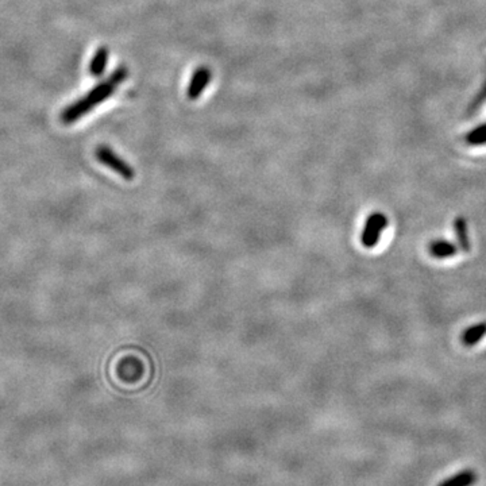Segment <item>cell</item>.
I'll list each match as a JSON object with an SVG mask.
<instances>
[{
	"instance_id": "obj_1",
	"label": "cell",
	"mask_w": 486,
	"mask_h": 486,
	"mask_svg": "<svg viewBox=\"0 0 486 486\" xmlns=\"http://www.w3.org/2000/svg\"><path fill=\"white\" fill-rule=\"evenodd\" d=\"M127 79V69L125 66L118 68L111 76L109 79H107L106 82L96 85L93 89H91L84 98H82L80 100L75 102L73 105L66 107L61 114V122L65 125H70L77 122L82 116H84L85 114L91 112L93 107L102 105L105 100H107L116 89L118 85L122 84Z\"/></svg>"
},
{
	"instance_id": "obj_2",
	"label": "cell",
	"mask_w": 486,
	"mask_h": 486,
	"mask_svg": "<svg viewBox=\"0 0 486 486\" xmlns=\"http://www.w3.org/2000/svg\"><path fill=\"white\" fill-rule=\"evenodd\" d=\"M388 227V218L382 212H372L363 226V230L360 234V243L366 249H373L379 245L381 235L384 230Z\"/></svg>"
},
{
	"instance_id": "obj_3",
	"label": "cell",
	"mask_w": 486,
	"mask_h": 486,
	"mask_svg": "<svg viewBox=\"0 0 486 486\" xmlns=\"http://www.w3.org/2000/svg\"><path fill=\"white\" fill-rule=\"evenodd\" d=\"M95 157L99 160L100 164H103L107 168L114 170L116 174H119L122 179L127 181L132 180L135 177V170L126 162L121 155H118L114 150L106 145H102L95 150Z\"/></svg>"
},
{
	"instance_id": "obj_4",
	"label": "cell",
	"mask_w": 486,
	"mask_h": 486,
	"mask_svg": "<svg viewBox=\"0 0 486 486\" xmlns=\"http://www.w3.org/2000/svg\"><path fill=\"white\" fill-rule=\"evenodd\" d=\"M211 77V70L207 66H200L193 72L190 85H188V91H187V95L190 100H196L200 98L203 91L207 88V85L210 84Z\"/></svg>"
},
{
	"instance_id": "obj_5",
	"label": "cell",
	"mask_w": 486,
	"mask_h": 486,
	"mask_svg": "<svg viewBox=\"0 0 486 486\" xmlns=\"http://www.w3.org/2000/svg\"><path fill=\"white\" fill-rule=\"evenodd\" d=\"M477 481L478 474L471 469H465L441 481L438 486H473Z\"/></svg>"
},
{
	"instance_id": "obj_6",
	"label": "cell",
	"mask_w": 486,
	"mask_h": 486,
	"mask_svg": "<svg viewBox=\"0 0 486 486\" xmlns=\"http://www.w3.org/2000/svg\"><path fill=\"white\" fill-rule=\"evenodd\" d=\"M428 253L435 259H447L457 255V246L446 239H435L428 245Z\"/></svg>"
},
{
	"instance_id": "obj_7",
	"label": "cell",
	"mask_w": 486,
	"mask_h": 486,
	"mask_svg": "<svg viewBox=\"0 0 486 486\" xmlns=\"http://www.w3.org/2000/svg\"><path fill=\"white\" fill-rule=\"evenodd\" d=\"M486 337V321L473 324L462 331L461 342L466 347H473Z\"/></svg>"
},
{
	"instance_id": "obj_8",
	"label": "cell",
	"mask_w": 486,
	"mask_h": 486,
	"mask_svg": "<svg viewBox=\"0 0 486 486\" xmlns=\"http://www.w3.org/2000/svg\"><path fill=\"white\" fill-rule=\"evenodd\" d=\"M108 57H109V52L108 49L102 46L95 52V56L92 57L91 63H89V73L93 77H100L105 70H106L107 63H108Z\"/></svg>"
},
{
	"instance_id": "obj_9",
	"label": "cell",
	"mask_w": 486,
	"mask_h": 486,
	"mask_svg": "<svg viewBox=\"0 0 486 486\" xmlns=\"http://www.w3.org/2000/svg\"><path fill=\"white\" fill-rule=\"evenodd\" d=\"M454 231L458 239V245L461 246V249L469 253L470 252V241H469V231H467V223H466L465 218L458 216L454 220Z\"/></svg>"
},
{
	"instance_id": "obj_10",
	"label": "cell",
	"mask_w": 486,
	"mask_h": 486,
	"mask_svg": "<svg viewBox=\"0 0 486 486\" xmlns=\"http://www.w3.org/2000/svg\"><path fill=\"white\" fill-rule=\"evenodd\" d=\"M467 142L470 145H483V144H486V125L485 126L478 127L477 130H473L467 135Z\"/></svg>"
}]
</instances>
